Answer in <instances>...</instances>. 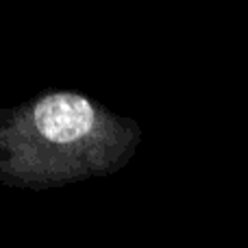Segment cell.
<instances>
[{
  "mask_svg": "<svg viewBox=\"0 0 248 248\" xmlns=\"http://www.w3.org/2000/svg\"><path fill=\"white\" fill-rule=\"evenodd\" d=\"M141 128L74 90H48L0 107V185L29 192L65 187L120 172Z\"/></svg>",
  "mask_w": 248,
  "mask_h": 248,
  "instance_id": "obj_1",
  "label": "cell"
}]
</instances>
